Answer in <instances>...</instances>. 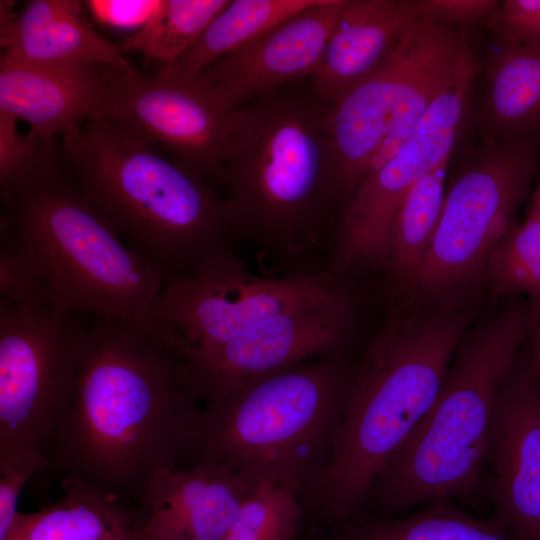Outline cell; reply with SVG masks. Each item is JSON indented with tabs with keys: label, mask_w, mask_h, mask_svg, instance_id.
<instances>
[{
	"label": "cell",
	"mask_w": 540,
	"mask_h": 540,
	"mask_svg": "<svg viewBox=\"0 0 540 540\" xmlns=\"http://www.w3.org/2000/svg\"><path fill=\"white\" fill-rule=\"evenodd\" d=\"M333 351L204 402L190 462L224 464L253 483L305 486L323 465L352 367Z\"/></svg>",
	"instance_id": "7"
},
{
	"label": "cell",
	"mask_w": 540,
	"mask_h": 540,
	"mask_svg": "<svg viewBox=\"0 0 540 540\" xmlns=\"http://www.w3.org/2000/svg\"><path fill=\"white\" fill-rule=\"evenodd\" d=\"M449 159L411 188L368 270L380 275V286L390 302L410 300L418 283L441 218Z\"/></svg>",
	"instance_id": "22"
},
{
	"label": "cell",
	"mask_w": 540,
	"mask_h": 540,
	"mask_svg": "<svg viewBox=\"0 0 540 540\" xmlns=\"http://www.w3.org/2000/svg\"><path fill=\"white\" fill-rule=\"evenodd\" d=\"M499 39L483 60L478 114L483 140L533 137L540 128V46Z\"/></svg>",
	"instance_id": "21"
},
{
	"label": "cell",
	"mask_w": 540,
	"mask_h": 540,
	"mask_svg": "<svg viewBox=\"0 0 540 540\" xmlns=\"http://www.w3.org/2000/svg\"><path fill=\"white\" fill-rule=\"evenodd\" d=\"M84 1L32 0L0 30V60L31 65L128 66L119 45L92 27Z\"/></svg>",
	"instance_id": "20"
},
{
	"label": "cell",
	"mask_w": 540,
	"mask_h": 540,
	"mask_svg": "<svg viewBox=\"0 0 540 540\" xmlns=\"http://www.w3.org/2000/svg\"><path fill=\"white\" fill-rule=\"evenodd\" d=\"M60 137L65 171L80 194L166 283L235 253L223 198L194 170L104 118Z\"/></svg>",
	"instance_id": "4"
},
{
	"label": "cell",
	"mask_w": 540,
	"mask_h": 540,
	"mask_svg": "<svg viewBox=\"0 0 540 540\" xmlns=\"http://www.w3.org/2000/svg\"><path fill=\"white\" fill-rule=\"evenodd\" d=\"M529 347L523 352L527 368L540 387V317L529 332Z\"/></svg>",
	"instance_id": "34"
},
{
	"label": "cell",
	"mask_w": 540,
	"mask_h": 540,
	"mask_svg": "<svg viewBox=\"0 0 540 540\" xmlns=\"http://www.w3.org/2000/svg\"><path fill=\"white\" fill-rule=\"evenodd\" d=\"M347 0H317L209 65L198 77L231 110L318 70Z\"/></svg>",
	"instance_id": "16"
},
{
	"label": "cell",
	"mask_w": 540,
	"mask_h": 540,
	"mask_svg": "<svg viewBox=\"0 0 540 540\" xmlns=\"http://www.w3.org/2000/svg\"><path fill=\"white\" fill-rule=\"evenodd\" d=\"M301 490L288 483L255 486L222 540H301Z\"/></svg>",
	"instance_id": "28"
},
{
	"label": "cell",
	"mask_w": 540,
	"mask_h": 540,
	"mask_svg": "<svg viewBox=\"0 0 540 540\" xmlns=\"http://www.w3.org/2000/svg\"><path fill=\"white\" fill-rule=\"evenodd\" d=\"M529 332L524 305L495 311L465 331L434 403L375 479L363 512L392 517L479 495L497 397Z\"/></svg>",
	"instance_id": "5"
},
{
	"label": "cell",
	"mask_w": 540,
	"mask_h": 540,
	"mask_svg": "<svg viewBox=\"0 0 540 540\" xmlns=\"http://www.w3.org/2000/svg\"><path fill=\"white\" fill-rule=\"evenodd\" d=\"M327 540H329V537H328V539H327Z\"/></svg>",
	"instance_id": "37"
},
{
	"label": "cell",
	"mask_w": 540,
	"mask_h": 540,
	"mask_svg": "<svg viewBox=\"0 0 540 540\" xmlns=\"http://www.w3.org/2000/svg\"><path fill=\"white\" fill-rule=\"evenodd\" d=\"M80 318L0 299V458L50 461L74 392Z\"/></svg>",
	"instance_id": "11"
},
{
	"label": "cell",
	"mask_w": 540,
	"mask_h": 540,
	"mask_svg": "<svg viewBox=\"0 0 540 540\" xmlns=\"http://www.w3.org/2000/svg\"><path fill=\"white\" fill-rule=\"evenodd\" d=\"M470 305L390 313L352 367L327 457L301 494L305 523L331 533L363 512L384 466L434 403Z\"/></svg>",
	"instance_id": "2"
},
{
	"label": "cell",
	"mask_w": 540,
	"mask_h": 540,
	"mask_svg": "<svg viewBox=\"0 0 540 540\" xmlns=\"http://www.w3.org/2000/svg\"><path fill=\"white\" fill-rule=\"evenodd\" d=\"M328 107L278 92L230 115L218 183L236 239L298 271L329 251L338 211L331 188Z\"/></svg>",
	"instance_id": "3"
},
{
	"label": "cell",
	"mask_w": 540,
	"mask_h": 540,
	"mask_svg": "<svg viewBox=\"0 0 540 540\" xmlns=\"http://www.w3.org/2000/svg\"><path fill=\"white\" fill-rule=\"evenodd\" d=\"M203 404L187 363L143 324L92 319L50 467L63 481L140 501L159 467L190 458Z\"/></svg>",
	"instance_id": "1"
},
{
	"label": "cell",
	"mask_w": 540,
	"mask_h": 540,
	"mask_svg": "<svg viewBox=\"0 0 540 540\" xmlns=\"http://www.w3.org/2000/svg\"><path fill=\"white\" fill-rule=\"evenodd\" d=\"M138 72L132 65H31L0 60V111L57 138L83 121L101 118Z\"/></svg>",
	"instance_id": "17"
},
{
	"label": "cell",
	"mask_w": 540,
	"mask_h": 540,
	"mask_svg": "<svg viewBox=\"0 0 540 540\" xmlns=\"http://www.w3.org/2000/svg\"><path fill=\"white\" fill-rule=\"evenodd\" d=\"M232 112L200 77L177 82L138 73L101 118L127 127L173 160L218 183Z\"/></svg>",
	"instance_id": "14"
},
{
	"label": "cell",
	"mask_w": 540,
	"mask_h": 540,
	"mask_svg": "<svg viewBox=\"0 0 540 540\" xmlns=\"http://www.w3.org/2000/svg\"><path fill=\"white\" fill-rule=\"evenodd\" d=\"M257 484L227 465L197 461L164 465L145 484L144 540H222Z\"/></svg>",
	"instance_id": "18"
},
{
	"label": "cell",
	"mask_w": 540,
	"mask_h": 540,
	"mask_svg": "<svg viewBox=\"0 0 540 540\" xmlns=\"http://www.w3.org/2000/svg\"><path fill=\"white\" fill-rule=\"evenodd\" d=\"M533 137L483 140L459 166L446 190L436 234L412 294L421 307L468 306L483 284L487 259L519 223L536 172Z\"/></svg>",
	"instance_id": "9"
},
{
	"label": "cell",
	"mask_w": 540,
	"mask_h": 540,
	"mask_svg": "<svg viewBox=\"0 0 540 540\" xmlns=\"http://www.w3.org/2000/svg\"><path fill=\"white\" fill-rule=\"evenodd\" d=\"M423 12L422 0H347L311 77L314 97L335 104L388 59Z\"/></svg>",
	"instance_id": "19"
},
{
	"label": "cell",
	"mask_w": 540,
	"mask_h": 540,
	"mask_svg": "<svg viewBox=\"0 0 540 540\" xmlns=\"http://www.w3.org/2000/svg\"><path fill=\"white\" fill-rule=\"evenodd\" d=\"M58 500L19 512L7 540H144V518L138 519L122 500L98 489L62 482Z\"/></svg>",
	"instance_id": "23"
},
{
	"label": "cell",
	"mask_w": 540,
	"mask_h": 540,
	"mask_svg": "<svg viewBox=\"0 0 540 540\" xmlns=\"http://www.w3.org/2000/svg\"><path fill=\"white\" fill-rule=\"evenodd\" d=\"M477 54L454 86L429 107L411 136L384 165L369 174L339 212L325 263L356 280L372 266L411 188L449 158L463 127L469 90L482 68Z\"/></svg>",
	"instance_id": "12"
},
{
	"label": "cell",
	"mask_w": 540,
	"mask_h": 540,
	"mask_svg": "<svg viewBox=\"0 0 540 540\" xmlns=\"http://www.w3.org/2000/svg\"><path fill=\"white\" fill-rule=\"evenodd\" d=\"M329 540H511L493 514L473 515L455 502L427 503L408 513L380 517L361 512L335 531Z\"/></svg>",
	"instance_id": "24"
},
{
	"label": "cell",
	"mask_w": 540,
	"mask_h": 540,
	"mask_svg": "<svg viewBox=\"0 0 540 540\" xmlns=\"http://www.w3.org/2000/svg\"><path fill=\"white\" fill-rule=\"evenodd\" d=\"M364 300L352 295L280 312L186 362L204 402L344 349L355 333Z\"/></svg>",
	"instance_id": "13"
},
{
	"label": "cell",
	"mask_w": 540,
	"mask_h": 540,
	"mask_svg": "<svg viewBox=\"0 0 540 540\" xmlns=\"http://www.w3.org/2000/svg\"><path fill=\"white\" fill-rule=\"evenodd\" d=\"M49 467L50 461L41 456L22 454L0 458V540H7L12 529L25 483L35 473Z\"/></svg>",
	"instance_id": "30"
},
{
	"label": "cell",
	"mask_w": 540,
	"mask_h": 540,
	"mask_svg": "<svg viewBox=\"0 0 540 540\" xmlns=\"http://www.w3.org/2000/svg\"><path fill=\"white\" fill-rule=\"evenodd\" d=\"M161 0H88L85 9L99 25L134 34L150 20Z\"/></svg>",
	"instance_id": "32"
},
{
	"label": "cell",
	"mask_w": 540,
	"mask_h": 540,
	"mask_svg": "<svg viewBox=\"0 0 540 540\" xmlns=\"http://www.w3.org/2000/svg\"><path fill=\"white\" fill-rule=\"evenodd\" d=\"M317 0H230L196 41L173 63L156 74L177 82L196 79L218 58L254 35Z\"/></svg>",
	"instance_id": "25"
},
{
	"label": "cell",
	"mask_w": 540,
	"mask_h": 540,
	"mask_svg": "<svg viewBox=\"0 0 540 540\" xmlns=\"http://www.w3.org/2000/svg\"><path fill=\"white\" fill-rule=\"evenodd\" d=\"M230 0H161L138 32L119 44L121 51L138 52L170 65L200 36Z\"/></svg>",
	"instance_id": "27"
},
{
	"label": "cell",
	"mask_w": 540,
	"mask_h": 540,
	"mask_svg": "<svg viewBox=\"0 0 540 540\" xmlns=\"http://www.w3.org/2000/svg\"><path fill=\"white\" fill-rule=\"evenodd\" d=\"M18 119L0 111V196L37 183L64 168L60 141L17 129Z\"/></svg>",
	"instance_id": "29"
},
{
	"label": "cell",
	"mask_w": 540,
	"mask_h": 540,
	"mask_svg": "<svg viewBox=\"0 0 540 540\" xmlns=\"http://www.w3.org/2000/svg\"><path fill=\"white\" fill-rule=\"evenodd\" d=\"M484 27L498 38L540 46V0H504Z\"/></svg>",
	"instance_id": "31"
},
{
	"label": "cell",
	"mask_w": 540,
	"mask_h": 540,
	"mask_svg": "<svg viewBox=\"0 0 540 540\" xmlns=\"http://www.w3.org/2000/svg\"><path fill=\"white\" fill-rule=\"evenodd\" d=\"M534 138V141H535V144H536V148H537V151H538V154L540 156V128L538 129V131L535 133V135L533 136Z\"/></svg>",
	"instance_id": "36"
},
{
	"label": "cell",
	"mask_w": 540,
	"mask_h": 540,
	"mask_svg": "<svg viewBox=\"0 0 540 540\" xmlns=\"http://www.w3.org/2000/svg\"><path fill=\"white\" fill-rule=\"evenodd\" d=\"M531 206L535 207L540 212V166L538 168L537 183L532 193Z\"/></svg>",
	"instance_id": "35"
},
{
	"label": "cell",
	"mask_w": 540,
	"mask_h": 540,
	"mask_svg": "<svg viewBox=\"0 0 540 540\" xmlns=\"http://www.w3.org/2000/svg\"><path fill=\"white\" fill-rule=\"evenodd\" d=\"M0 248L69 316L143 324L166 281L96 214L65 168L1 196Z\"/></svg>",
	"instance_id": "6"
},
{
	"label": "cell",
	"mask_w": 540,
	"mask_h": 540,
	"mask_svg": "<svg viewBox=\"0 0 540 540\" xmlns=\"http://www.w3.org/2000/svg\"><path fill=\"white\" fill-rule=\"evenodd\" d=\"M483 284L493 297L525 294L531 330L540 317V212L535 207L490 253Z\"/></svg>",
	"instance_id": "26"
},
{
	"label": "cell",
	"mask_w": 540,
	"mask_h": 540,
	"mask_svg": "<svg viewBox=\"0 0 540 540\" xmlns=\"http://www.w3.org/2000/svg\"><path fill=\"white\" fill-rule=\"evenodd\" d=\"M352 295L363 293L327 267L263 277L231 253L192 277L165 283L143 326L190 362L275 314Z\"/></svg>",
	"instance_id": "10"
},
{
	"label": "cell",
	"mask_w": 540,
	"mask_h": 540,
	"mask_svg": "<svg viewBox=\"0 0 540 540\" xmlns=\"http://www.w3.org/2000/svg\"><path fill=\"white\" fill-rule=\"evenodd\" d=\"M423 19L450 27L484 26L499 8L498 0H422Z\"/></svg>",
	"instance_id": "33"
},
{
	"label": "cell",
	"mask_w": 540,
	"mask_h": 540,
	"mask_svg": "<svg viewBox=\"0 0 540 540\" xmlns=\"http://www.w3.org/2000/svg\"><path fill=\"white\" fill-rule=\"evenodd\" d=\"M475 55L466 28L422 19L375 72L328 107L338 214L356 187L399 151Z\"/></svg>",
	"instance_id": "8"
},
{
	"label": "cell",
	"mask_w": 540,
	"mask_h": 540,
	"mask_svg": "<svg viewBox=\"0 0 540 540\" xmlns=\"http://www.w3.org/2000/svg\"><path fill=\"white\" fill-rule=\"evenodd\" d=\"M484 489L511 540H540V387L523 352L497 397Z\"/></svg>",
	"instance_id": "15"
}]
</instances>
